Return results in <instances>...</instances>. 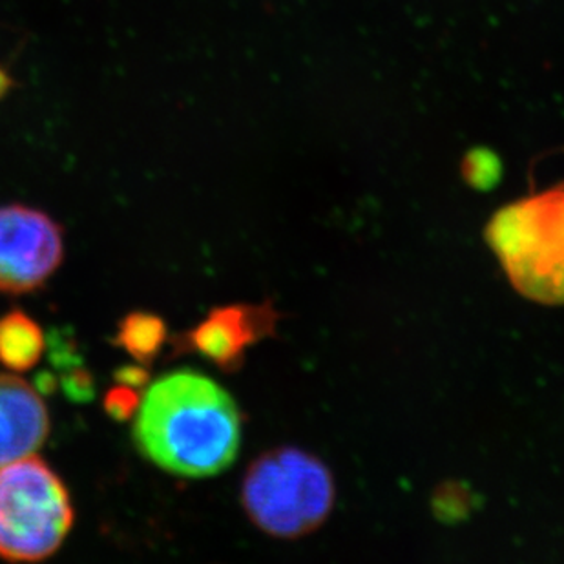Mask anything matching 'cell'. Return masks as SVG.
Returning a JSON list of instances; mask_svg holds the SVG:
<instances>
[{
  "mask_svg": "<svg viewBox=\"0 0 564 564\" xmlns=\"http://www.w3.org/2000/svg\"><path fill=\"white\" fill-rule=\"evenodd\" d=\"M501 161L490 150L477 149L464 158L463 176L471 187L488 191L501 177Z\"/></svg>",
  "mask_w": 564,
  "mask_h": 564,
  "instance_id": "cell-10",
  "label": "cell"
},
{
  "mask_svg": "<svg viewBox=\"0 0 564 564\" xmlns=\"http://www.w3.org/2000/svg\"><path fill=\"white\" fill-rule=\"evenodd\" d=\"M133 442L147 460L166 474L214 477L230 468L240 453L241 413L213 378L177 369L141 394Z\"/></svg>",
  "mask_w": 564,
  "mask_h": 564,
  "instance_id": "cell-1",
  "label": "cell"
},
{
  "mask_svg": "<svg viewBox=\"0 0 564 564\" xmlns=\"http://www.w3.org/2000/svg\"><path fill=\"white\" fill-rule=\"evenodd\" d=\"M48 435V408L37 389L0 373V468L33 455Z\"/></svg>",
  "mask_w": 564,
  "mask_h": 564,
  "instance_id": "cell-7",
  "label": "cell"
},
{
  "mask_svg": "<svg viewBox=\"0 0 564 564\" xmlns=\"http://www.w3.org/2000/svg\"><path fill=\"white\" fill-rule=\"evenodd\" d=\"M63 260V227L54 218L24 205L0 207V294L32 293Z\"/></svg>",
  "mask_w": 564,
  "mask_h": 564,
  "instance_id": "cell-5",
  "label": "cell"
},
{
  "mask_svg": "<svg viewBox=\"0 0 564 564\" xmlns=\"http://www.w3.org/2000/svg\"><path fill=\"white\" fill-rule=\"evenodd\" d=\"M43 352V329L32 316L15 310L0 318V366L26 373L37 366Z\"/></svg>",
  "mask_w": 564,
  "mask_h": 564,
  "instance_id": "cell-8",
  "label": "cell"
},
{
  "mask_svg": "<svg viewBox=\"0 0 564 564\" xmlns=\"http://www.w3.org/2000/svg\"><path fill=\"white\" fill-rule=\"evenodd\" d=\"M485 241L522 299L564 305V183L499 208Z\"/></svg>",
  "mask_w": 564,
  "mask_h": 564,
  "instance_id": "cell-2",
  "label": "cell"
},
{
  "mask_svg": "<svg viewBox=\"0 0 564 564\" xmlns=\"http://www.w3.org/2000/svg\"><path fill=\"white\" fill-rule=\"evenodd\" d=\"M335 479L318 457L299 447L269 449L252 460L241 505L261 532L299 539L316 532L335 508Z\"/></svg>",
  "mask_w": 564,
  "mask_h": 564,
  "instance_id": "cell-3",
  "label": "cell"
},
{
  "mask_svg": "<svg viewBox=\"0 0 564 564\" xmlns=\"http://www.w3.org/2000/svg\"><path fill=\"white\" fill-rule=\"evenodd\" d=\"M139 402H141V397L135 393V389H133L132 386L123 383L121 388L112 389V391L107 394L105 405H107L108 413H110L113 419L127 421L130 416L135 415Z\"/></svg>",
  "mask_w": 564,
  "mask_h": 564,
  "instance_id": "cell-11",
  "label": "cell"
},
{
  "mask_svg": "<svg viewBox=\"0 0 564 564\" xmlns=\"http://www.w3.org/2000/svg\"><path fill=\"white\" fill-rule=\"evenodd\" d=\"M169 333L166 325L158 314L130 313L119 322L113 346L121 347L135 362L150 366L165 346Z\"/></svg>",
  "mask_w": 564,
  "mask_h": 564,
  "instance_id": "cell-9",
  "label": "cell"
},
{
  "mask_svg": "<svg viewBox=\"0 0 564 564\" xmlns=\"http://www.w3.org/2000/svg\"><path fill=\"white\" fill-rule=\"evenodd\" d=\"M74 519L68 488L35 453L0 468L2 560H48L68 538Z\"/></svg>",
  "mask_w": 564,
  "mask_h": 564,
  "instance_id": "cell-4",
  "label": "cell"
},
{
  "mask_svg": "<svg viewBox=\"0 0 564 564\" xmlns=\"http://www.w3.org/2000/svg\"><path fill=\"white\" fill-rule=\"evenodd\" d=\"M280 316L271 302L214 307L199 324L174 336V355L196 352L227 373H235L246 362L249 347L274 335Z\"/></svg>",
  "mask_w": 564,
  "mask_h": 564,
  "instance_id": "cell-6",
  "label": "cell"
}]
</instances>
